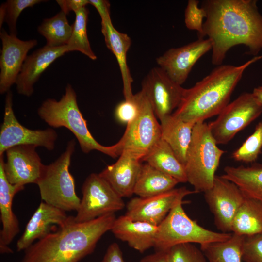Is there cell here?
<instances>
[{
	"label": "cell",
	"instance_id": "6da1fadb",
	"mask_svg": "<svg viewBox=\"0 0 262 262\" xmlns=\"http://www.w3.org/2000/svg\"><path fill=\"white\" fill-rule=\"evenodd\" d=\"M201 7L206 17L199 37L212 44V63L222 64L228 51L243 45L258 56L262 49V15L256 0H205Z\"/></svg>",
	"mask_w": 262,
	"mask_h": 262
},
{
	"label": "cell",
	"instance_id": "7a4b0ae2",
	"mask_svg": "<svg viewBox=\"0 0 262 262\" xmlns=\"http://www.w3.org/2000/svg\"><path fill=\"white\" fill-rule=\"evenodd\" d=\"M116 218L111 213L78 223L70 216L63 225L26 249L20 262H79L93 252Z\"/></svg>",
	"mask_w": 262,
	"mask_h": 262
},
{
	"label": "cell",
	"instance_id": "3957f363",
	"mask_svg": "<svg viewBox=\"0 0 262 262\" xmlns=\"http://www.w3.org/2000/svg\"><path fill=\"white\" fill-rule=\"evenodd\" d=\"M262 59V54L237 66H216L193 86L185 90L182 100L172 115L185 122H203L218 115L229 103L231 96L245 70Z\"/></svg>",
	"mask_w": 262,
	"mask_h": 262
},
{
	"label": "cell",
	"instance_id": "277c9868",
	"mask_svg": "<svg viewBox=\"0 0 262 262\" xmlns=\"http://www.w3.org/2000/svg\"><path fill=\"white\" fill-rule=\"evenodd\" d=\"M40 118L52 128L65 127L77 139L82 151L86 154L97 150L115 158L121 155L117 143L103 146L93 137L88 130L86 120L78 107L76 93L68 83L66 91L59 100L48 98L37 110Z\"/></svg>",
	"mask_w": 262,
	"mask_h": 262
},
{
	"label": "cell",
	"instance_id": "5b68a950",
	"mask_svg": "<svg viewBox=\"0 0 262 262\" xmlns=\"http://www.w3.org/2000/svg\"><path fill=\"white\" fill-rule=\"evenodd\" d=\"M224 153L218 147L208 124L196 123L193 129L184 167L187 182L197 193H204L212 187L215 172Z\"/></svg>",
	"mask_w": 262,
	"mask_h": 262
},
{
	"label": "cell",
	"instance_id": "8992f818",
	"mask_svg": "<svg viewBox=\"0 0 262 262\" xmlns=\"http://www.w3.org/2000/svg\"><path fill=\"white\" fill-rule=\"evenodd\" d=\"M75 145L74 139L69 141L65 151L54 162L45 165L36 183L43 201L66 212L77 211L81 201L69 169Z\"/></svg>",
	"mask_w": 262,
	"mask_h": 262
},
{
	"label": "cell",
	"instance_id": "52a82bcc",
	"mask_svg": "<svg viewBox=\"0 0 262 262\" xmlns=\"http://www.w3.org/2000/svg\"><path fill=\"white\" fill-rule=\"evenodd\" d=\"M183 201L178 203L158 226L154 247L166 251L181 243L206 244L223 241L232 233L217 232L209 230L191 219L182 207Z\"/></svg>",
	"mask_w": 262,
	"mask_h": 262
},
{
	"label": "cell",
	"instance_id": "ba28073f",
	"mask_svg": "<svg viewBox=\"0 0 262 262\" xmlns=\"http://www.w3.org/2000/svg\"><path fill=\"white\" fill-rule=\"evenodd\" d=\"M138 105L135 117L127 124L117 143L121 153L127 152L139 158L143 157L161 138V125L143 91L134 94Z\"/></svg>",
	"mask_w": 262,
	"mask_h": 262
},
{
	"label": "cell",
	"instance_id": "9c48e42d",
	"mask_svg": "<svg viewBox=\"0 0 262 262\" xmlns=\"http://www.w3.org/2000/svg\"><path fill=\"white\" fill-rule=\"evenodd\" d=\"M262 113V105L252 93L244 92L229 103L208 126L216 144H226Z\"/></svg>",
	"mask_w": 262,
	"mask_h": 262
},
{
	"label": "cell",
	"instance_id": "30bf717a",
	"mask_svg": "<svg viewBox=\"0 0 262 262\" xmlns=\"http://www.w3.org/2000/svg\"><path fill=\"white\" fill-rule=\"evenodd\" d=\"M82 197L74 220L89 221L122 210L125 203L109 183L99 174L93 173L85 179L82 188Z\"/></svg>",
	"mask_w": 262,
	"mask_h": 262
},
{
	"label": "cell",
	"instance_id": "8fae6325",
	"mask_svg": "<svg viewBox=\"0 0 262 262\" xmlns=\"http://www.w3.org/2000/svg\"><path fill=\"white\" fill-rule=\"evenodd\" d=\"M13 95L9 91L6 96L3 121L0 131V156L9 148L19 145L42 147L48 150L55 147L57 133L52 128L31 130L22 125L13 109Z\"/></svg>",
	"mask_w": 262,
	"mask_h": 262
},
{
	"label": "cell",
	"instance_id": "7c38bea8",
	"mask_svg": "<svg viewBox=\"0 0 262 262\" xmlns=\"http://www.w3.org/2000/svg\"><path fill=\"white\" fill-rule=\"evenodd\" d=\"M204 197L213 215L217 229L223 233H231L233 219L245 195L233 182L215 175L212 187L204 192Z\"/></svg>",
	"mask_w": 262,
	"mask_h": 262
},
{
	"label": "cell",
	"instance_id": "4fadbf2b",
	"mask_svg": "<svg viewBox=\"0 0 262 262\" xmlns=\"http://www.w3.org/2000/svg\"><path fill=\"white\" fill-rule=\"evenodd\" d=\"M159 120L173 114L180 104L185 88L172 80L160 67H154L144 79L141 89Z\"/></svg>",
	"mask_w": 262,
	"mask_h": 262
},
{
	"label": "cell",
	"instance_id": "5bb4252c",
	"mask_svg": "<svg viewBox=\"0 0 262 262\" xmlns=\"http://www.w3.org/2000/svg\"><path fill=\"white\" fill-rule=\"evenodd\" d=\"M197 193L185 187L147 197H137L128 203L125 215L134 221L158 226L172 209L187 195Z\"/></svg>",
	"mask_w": 262,
	"mask_h": 262
},
{
	"label": "cell",
	"instance_id": "9a60e30c",
	"mask_svg": "<svg viewBox=\"0 0 262 262\" xmlns=\"http://www.w3.org/2000/svg\"><path fill=\"white\" fill-rule=\"evenodd\" d=\"M210 50V40L198 37L183 46L168 49L156 59V62L172 80L181 85L196 62Z\"/></svg>",
	"mask_w": 262,
	"mask_h": 262
},
{
	"label": "cell",
	"instance_id": "2e32d148",
	"mask_svg": "<svg viewBox=\"0 0 262 262\" xmlns=\"http://www.w3.org/2000/svg\"><path fill=\"white\" fill-rule=\"evenodd\" d=\"M36 147L33 145H19L5 151L6 161L4 160L3 170L10 183L24 187L29 183H37L45 165Z\"/></svg>",
	"mask_w": 262,
	"mask_h": 262
},
{
	"label": "cell",
	"instance_id": "e0dca14e",
	"mask_svg": "<svg viewBox=\"0 0 262 262\" xmlns=\"http://www.w3.org/2000/svg\"><path fill=\"white\" fill-rule=\"evenodd\" d=\"M2 49L0 57V93L10 91L16 84L27 53L37 44L35 39L21 40L2 28L0 32Z\"/></svg>",
	"mask_w": 262,
	"mask_h": 262
},
{
	"label": "cell",
	"instance_id": "ac0fdd59",
	"mask_svg": "<svg viewBox=\"0 0 262 262\" xmlns=\"http://www.w3.org/2000/svg\"><path fill=\"white\" fill-rule=\"evenodd\" d=\"M66 211L42 201L27 223L16 243L17 251L25 250L37 240L55 230L68 220Z\"/></svg>",
	"mask_w": 262,
	"mask_h": 262
},
{
	"label": "cell",
	"instance_id": "d6986e66",
	"mask_svg": "<svg viewBox=\"0 0 262 262\" xmlns=\"http://www.w3.org/2000/svg\"><path fill=\"white\" fill-rule=\"evenodd\" d=\"M69 52L66 45L50 47L46 45L26 57L16 84L20 95L30 97L34 92L33 85L41 74L57 58Z\"/></svg>",
	"mask_w": 262,
	"mask_h": 262
},
{
	"label": "cell",
	"instance_id": "ffe728a7",
	"mask_svg": "<svg viewBox=\"0 0 262 262\" xmlns=\"http://www.w3.org/2000/svg\"><path fill=\"white\" fill-rule=\"evenodd\" d=\"M4 155L0 156V213L2 229L0 232V252L12 253L8 245L19 232L18 220L12 210L15 195L24 187L14 185L7 180L3 170Z\"/></svg>",
	"mask_w": 262,
	"mask_h": 262
},
{
	"label": "cell",
	"instance_id": "44dd1931",
	"mask_svg": "<svg viewBox=\"0 0 262 262\" xmlns=\"http://www.w3.org/2000/svg\"><path fill=\"white\" fill-rule=\"evenodd\" d=\"M142 162L130 153L123 152L115 163L107 166L99 174L121 197H130L134 194Z\"/></svg>",
	"mask_w": 262,
	"mask_h": 262
},
{
	"label": "cell",
	"instance_id": "7402d4cb",
	"mask_svg": "<svg viewBox=\"0 0 262 262\" xmlns=\"http://www.w3.org/2000/svg\"><path fill=\"white\" fill-rule=\"evenodd\" d=\"M101 32L106 45L114 54L120 70L123 85L125 100H131L133 79L127 65V55L131 41L128 35L118 31L112 24L111 17L101 20Z\"/></svg>",
	"mask_w": 262,
	"mask_h": 262
},
{
	"label": "cell",
	"instance_id": "603a6c76",
	"mask_svg": "<svg viewBox=\"0 0 262 262\" xmlns=\"http://www.w3.org/2000/svg\"><path fill=\"white\" fill-rule=\"evenodd\" d=\"M157 228L158 226L133 220L125 215L115 219L111 230L115 237L143 253L154 246Z\"/></svg>",
	"mask_w": 262,
	"mask_h": 262
},
{
	"label": "cell",
	"instance_id": "cb8c5ba5",
	"mask_svg": "<svg viewBox=\"0 0 262 262\" xmlns=\"http://www.w3.org/2000/svg\"><path fill=\"white\" fill-rule=\"evenodd\" d=\"M160 121L161 138L168 144L178 160L184 165L196 123L184 121L172 114Z\"/></svg>",
	"mask_w": 262,
	"mask_h": 262
},
{
	"label": "cell",
	"instance_id": "d4e9b609",
	"mask_svg": "<svg viewBox=\"0 0 262 262\" xmlns=\"http://www.w3.org/2000/svg\"><path fill=\"white\" fill-rule=\"evenodd\" d=\"M223 177L235 183L247 197L262 203V164L254 163L250 166H227Z\"/></svg>",
	"mask_w": 262,
	"mask_h": 262
},
{
	"label": "cell",
	"instance_id": "484cf974",
	"mask_svg": "<svg viewBox=\"0 0 262 262\" xmlns=\"http://www.w3.org/2000/svg\"><path fill=\"white\" fill-rule=\"evenodd\" d=\"M142 161L174 178L179 183L187 182L184 165L178 160L168 144L162 138L143 157Z\"/></svg>",
	"mask_w": 262,
	"mask_h": 262
},
{
	"label": "cell",
	"instance_id": "4316f807",
	"mask_svg": "<svg viewBox=\"0 0 262 262\" xmlns=\"http://www.w3.org/2000/svg\"><path fill=\"white\" fill-rule=\"evenodd\" d=\"M179 183L174 178L146 163L142 164L134 194L141 197L152 196L174 189Z\"/></svg>",
	"mask_w": 262,
	"mask_h": 262
},
{
	"label": "cell",
	"instance_id": "83f0119b",
	"mask_svg": "<svg viewBox=\"0 0 262 262\" xmlns=\"http://www.w3.org/2000/svg\"><path fill=\"white\" fill-rule=\"evenodd\" d=\"M231 232L242 236L262 234V203L245 196L233 219Z\"/></svg>",
	"mask_w": 262,
	"mask_h": 262
},
{
	"label": "cell",
	"instance_id": "f1b7e54d",
	"mask_svg": "<svg viewBox=\"0 0 262 262\" xmlns=\"http://www.w3.org/2000/svg\"><path fill=\"white\" fill-rule=\"evenodd\" d=\"M243 237L232 233L227 240L201 245L200 248L208 262H242Z\"/></svg>",
	"mask_w": 262,
	"mask_h": 262
},
{
	"label": "cell",
	"instance_id": "f546056e",
	"mask_svg": "<svg viewBox=\"0 0 262 262\" xmlns=\"http://www.w3.org/2000/svg\"><path fill=\"white\" fill-rule=\"evenodd\" d=\"M38 31L45 38L46 45L63 46L66 45L69 41L72 25L69 24L66 15L61 11L54 16L44 19L38 26Z\"/></svg>",
	"mask_w": 262,
	"mask_h": 262
},
{
	"label": "cell",
	"instance_id": "4dcf8cb0",
	"mask_svg": "<svg viewBox=\"0 0 262 262\" xmlns=\"http://www.w3.org/2000/svg\"><path fill=\"white\" fill-rule=\"evenodd\" d=\"M74 13L75 19L72 25V33L67 44L68 51H80L91 60H95L97 59V56L91 49L87 33L88 9L84 7Z\"/></svg>",
	"mask_w": 262,
	"mask_h": 262
},
{
	"label": "cell",
	"instance_id": "1f68e13d",
	"mask_svg": "<svg viewBox=\"0 0 262 262\" xmlns=\"http://www.w3.org/2000/svg\"><path fill=\"white\" fill-rule=\"evenodd\" d=\"M262 149V121L255 126L253 132L231 154L235 161L253 164L258 159Z\"/></svg>",
	"mask_w": 262,
	"mask_h": 262
},
{
	"label": "cell",
	"instance_id": "d6a6232c",
	"mask_svg": "<svg viewBox=\"0 0 262 262\" xmlns=\"http://www.w3.org/2000/svg\"><path fill=\"white\" fill-rule=\"evenodd\" d=\"M42 0H8L0 7V30L4 22L8 26L9 34L17 35L16 22L21 12L28 7L44 2Z\"/></svg>",
	"mask_w": 262,
	"mask_h": 262
},
{
	"label": "cell",
	"instance_id": "836d02e7",
	"mask_svg": "<svg viewBox=\"0 0 262 262\" xmlns=\"http://www.w3.org/2000/svg\"><path fill=\"white\" fill-rule=\"evenodd\" d=\"M165 252L168 262H208L200 248L193 243L179 244Z\"/></svg>",
	"mask_w": 262,
	"mask_h": 262
},
{
	"label": "cell",
	"instance_id": "e575fe53",
	"mask_svg": "<svg viewBox=\"0 0 262 262\" xmlns=\"http://www.w3.org/2000/svg\"><path fill=\"white\" fill-rule=\"evenodd\" d=\"M199 1L189 0L184 12V23L189 30L196 31L198 36L203 32L204 19L206 17L205 11L199 7Z\"/></svg>",
	"mask_w": 262,
	"mask_h": 262
},
{
	"label": "cell",
	"instance_id": "d590c367",
	"mask_svg": "<svg viewBox=\"0 0 262 262\" xmlns=\"http://www.w3.org/2000/svg\"><path fill=\"white\" fill-rule=\"evenodd\" d=\"M241 254L245 262H262V234L244 236Z\"/></svg>",
	"mask_w": 262,
	"mask_h": 262
},
{
	"label": "cell",
	"instance_id": "8d00e7d4",
	"mask_svg": "<svg viewBox=\"0 0 262 262\" xmlns=\"http://www.w3.org/2000/svg\"><path fill=\"white\" fill-rule=\"evenodd\" d=\"M137 111L138 105L134 95L132 99L125 100L117 105L115 115L119 122L127 124L135 117Z\"/></svg>",
	"mask_w": 262,
	"mask_h": 262
},
{
	"label": "cell",
	"instance_id": "74e56055",
	"mask_svg": "<svg viewBox=\"0 0 262 262\" xmlns=\"http://www.w3.org/2000/svg\"><path fill=\"white\" fill-rule=\"evenodd\" d=\"M61 11L66 15L73 11L74 12L86 7L89 4V0H57Z\"/></svg>",
	"mask_w": 262,
	"mask_h": 262
},
{
	"label": "cell",
	"instance_id": "f35d334b",
	"mask_svg": "<svg viewBox=\"0 0 262 262\" xmlns=\"http://www.w3.org/2000/svg\"><path fill=\"white\" fill-rule=\"evenodd\" d=\"M101 262H125L122 251L116 243L109 245Z\"/></svg>",
	"mask_w": 262,
	"mask_h": 262
},
{
	"label": "cell",
	"instance_id": "ab89813d",
	"mask_svg": "<svg viewBox=\"0 0 262 262\" xmlns=\"http://www.w3.org/2000/svg\"><path fill=\"white\" fill-rule=\"evenodd\" d=\"M89 4L93 5L98 11L101 20L111 17L110 4L105 0H89Z\"/></svg>",
	"mask_w": 262,
	"mask_h": 262
},
{
	"label": "cell",
	"instance_id": "60d3db41",
	"mask_svg": "<svg viewBox=\"0 0 262 262\" xmlns=\"http://www.w3.org/2000/svg\"><path fill=\"white\" fill-rule=\"evenodd\" d=\"M139 262H168L165 251H157L155 253L143 258Z\"/></svg>",
	"mask_w": 262,
	"mask_h": 262
},
{
	"label": "cell",
	"instance_id": "b9f144b4",
	"mask_svg": "<svg viewBox=\"0 0 262 262\" xmlns=\"http://www.w3.org/2000/svg\"><path fill=\"white\" fill-rule=\"evenodd\" d=\"M251 93L255 98L262 105V86L255 87Z\"/></svg>",
	"mask_w": 262,
	"mask_h": 262
}]
</instances>
